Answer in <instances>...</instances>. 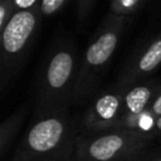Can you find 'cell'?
Returning <instances> with one entry per match:
<instances>
[{
  "instance_id": "6da1fadb",
  "label": "cell",
  "mask_w": 161,
  "mask_h": 161,
  "mask_svg": "<svg viewBox=\"0 0 161 161\" xmlns=\"http://www.w3.org/2000/svg\"><path fill=\"white\" fill-rule=\"evenodd\" d=\"M78 135L68 109L35 113L11 161H75Z\"/></svg>"
},
{
  "instance_id": "7a4b0ae2",
  "label": "cell",
  "mask_w": 161,
  "mask_h": 161,
  "mask_svg": "<svg viewBox=\"0 0 161 161\" xmlns=\"http://www.w3.org/2000/svg\"><path fill=\"white\" fill-rule=\"evenodd\" d=\"M80 59L69 38H58L38 75L35 87V113L68 109L73 101Z\"/></svg>"
},
{
  "instance_id": "3957f363",
  "label": "cell",
  "mask_w": 161,
  "mask_h": 161,
  "mask_svg": "<svg viewBox=\"0 0 161 161\" xmlns=\"http://www.w3.org/2000/svg\"><path fill=\"white\" fill-rule=\"evenodd\" d=\"M128 21L130 16L108 13L97 26L80 57L72 103L79 104L92 97L114 55Z\"/></svg>"
},
{
  "instance_id": "277c9868",
  "label": "cell",
  "mask_w": 161,
  "mask_h": 161,
  "mask_svg": "<svg viewBox=\"0 0 161 161\" xmlns=\"http://www.w3.org/2000/svg\"><path fill=\"white\" fill-rule=\"evenodd\" d=\"M153 137L132 128L82 132L75 142V161H135L148 150Z\"/></svg>"
},
{
  "instance_id": "5b68a950",
  "label": "cell",
  "mask_w": 161,
  "mask_h": 161,
  "mask_svg": "<svg viewBox=\"0 0 161 161\" xmlns=\"http://www.w3.org/2000/svg\"><path fill=\"white\" fill-rule=\"evenodd\" d=\"M43 13L40 5L16 11L0 30V87L1 91L16 77L39 34Z\"/></svg>"
},
{
  "instance_id": "8992f818",
  "label": "cell",
  "mask_w": 161,
  "mask_h": 161,
  "mask_svg": "<svg viewBox=\"0 0 161 161\" xmlns=\"http://www.w3.org/2000/svg\"><path fill=\"white\" fill-rule=\"evenodd\" d=\"M130 87L117 83L92 98L82 119L83 132H97L116 128L122 118L123 102Z\"/></svg>"
},
{
  "instance_id": "52a82bcc",
  "label": "cell",
  "mask_w": 161,
  "mask_h": 161,
  "mask_svg": "<svg viewBox=\"0 0 161 161\" xmlns=\"http://www.w3.org/2000/svg\"><path fill=\"white\" fill-rule=\"evenodd\" d=\"M161 64V30L143 43L126 62L116 83L132 87L148 79Z\"/></svg>"
},
{
  "instance_id": "ba28073f",
  "label": "cell",
  "mask_w": 161,
  "mask_h": 161,
  "mask_svg": "<svg viewBox=\"0 0 161 161\" xmlns=\"http://www.w3.org/2000/svg\"><path fill=\"white\" fill-rule=\"evenodd\" d=\"M161 89V82L156 79H147L138 84L130 87L125 96L122 118L116 128H123L125 125L133 117L141 114L151 103L153 97Z\"/></svg>"
},
{
  "instance_id": "9c48e42d",
  "label": "cell",
  "mask_w": 161,
  "mask_h": 161,
  "mask_svg": "<svg viewBox=\"0 0 161 161\" xmlns=\"http://www.w3.org/2000/svg\"><path fill=\"white\" fill-rule=\"evenodd\" d=\"M26 116V108H18L0 123V156L4 158L11 143L16 138Z\"/></svg>"
},
{
  "instance_id": "30bf717a",
  "label": "cell",
  "mask_w": 161,
  "mask_h": 161,
  "mask_svg": "<svg viewBox=\"0 0 161 161\" xmlns=\"http://www.w3.org/2000/svg\"><path fill=\"white\" fill-rule=\"evenodd\" d=\"M158 117H161V89L153 97V99L151 101V103L148 104V107L141 114L131 118L125 125L123 128L140 130V131H145V132H150L151 133L152 125H153V122Z\"/></svg>"
},
{
  "instance_id": "8fae6325",
  "label": "cell",
  "mask_w": 161,
  "mask_h": 161,
  "mask_svg": "<svg viewBox=\"0 0 161 161\" xmlns=\"http://www.w3.org/2000/svg\"><path fill=\"white\" fill-rule=\"evenodd\" d=\"M145 0H112L109 13L117 16H131L136 13Z\"/></svg>"
},
{
  "instance_id": "7c38bea8",
  "label": "cell",
  "mask_w": 161,
  "mask_h": 161,
  "mask_svg": "<svg viewBox=\"0 0 161 161\" xmlns=\"http://www.w3.org/2000/svg\"><path fill=\"white\" fill-rule=\"evenodd\" d=\"M70 0H40V9L44 18H50L65 9Z\"/></svg>"
},
{
  "instance_id": "4fadbf2b",
  "label": "cell",
  "mask_w": 161,
  "mask_h": 161,
  "mask_svg": "<svg viewBox=\"0 0 161 161\" xmlns=\"http://www.w3.org/2000/svg\"><path fill=\"white\" fill-rule=\"evenodd\" d=\"M97 0H77V24L78 26H84L86 21L89 19Z\"/></svg>"
},
{
  "instance_id": "5bb4252c",
  "label": "cell",
  "mask_w": 161,
  "mask_h": 161,
  "mask_svg": "<svg viewBox=\"0 0 161 161\" xmlns=\"http://www.w3.org/2000/svg\"><path fill=\"white\" fill-rule=\"evenodd\" d=\"M16 13L15 0H0V30Z\"/></svg>"
},
{
  "instance_id": "9a60e30c",
  "label": "cell",
  "mask_w": 161,
  "mask_h": 161,
  "mask_svg": "<svg viewBox=\"0 0 161 161\" xmlns=\"http://www.w3.org/2000/svg\"><path fill=\"white\" fill-rule=\"evenodd\" d=\"M38 5H40V0H15L16 11L28 10V9H31Z\"/></svg>"
},
{
  "instance_id": "2e32d148",
  "label": "cell",
  "mask_w": 161,
  "mask_h": 161,
  "mask_svg": "<svg viewBox=\"0 0 161 161\" xmlns=\"http://www.w3.org/2000/svg\"><path fill=\"white\" fill-rule=\"evenodd\" d=\"M135 161H161V152H143Z\"/></svg>"
},
{
  "instance_id": "e0dca14e",
  "label": "cell",
  "mask_w": 161,
  "mask_h": 161,
  "mask_svg": "<svg viewBox=\"0 0 161 161\" xmlns=\"http://www.w3.org/2000/svg\"><path fill=\"white\" fill-rule=\"evenodd\" d=\"M151 133L153 136H157V135H161V117H158L153 125H152V128H151Z\"/></svg>"
}]
</instances>
